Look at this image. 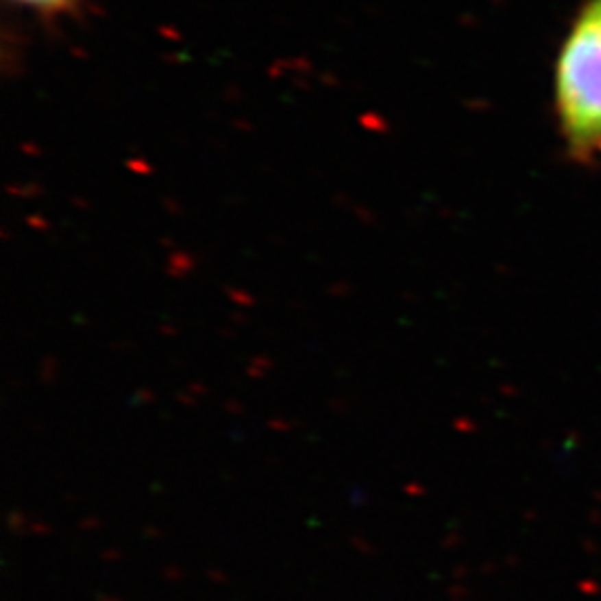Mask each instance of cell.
I'll return each mask as SVG.
<instances>
[{
	"instance_id": "6da1fadb",
	"label": "cell",
	"mask_w": 601,
	"mask_h": 601,
	"mask_svg": "<svg viewBox=\"0 0 601 601\" xmlns=\"http://www.w3.org/2000/svg\"><path fill=\"white\" fill-rule=\"evenodd\" d=\"M554 114L570 156L601 158V0H586L554 67Z\"/></svg>"
},
{
	"instance_id": "7a4b0ae2",
	"label": "cell",
	"mask_w": 601,
	"mask_h": 601,
	"mask_svg": "<svg viewBox=\"0 0 601 601\" xmlns=\"http://www.w3.org/2000/svg\"><path fill=\"white\" fill-rule=\"evenodd\" d=\"M9 3L38 16H65L74 12L80 0H9Z\"/></svg>"
}]
</instances>
